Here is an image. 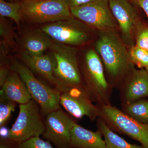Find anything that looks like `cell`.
<instances>
[{"mask_svg":"<svg viewBox=\"0 0 148 148\" xmlns=\"http://www.w3.org/2000/svg\"><path fill=\"white\" fill-rule=\"evenodd\" d=\"M0 148H10V147L8 145H5V144H1L0 145Z\"/></svg>","mask_w":148,"mask_h":148,"instance_id":"cell-30","label":"cell"},{"mask_svg":"<svg viewBox=\"0 0 148 148\" xmlns=\"http://www.w3.org/2000/svg\"><path fill=\"white\" fill-rule=\"evenodd\" d=\"M49 49L55 59L54 76L57 80L66 88L84 87L76 49L53 40Z\"/></svg>","mask_w":148,"mask_h":148,"instance_id":"cell-3","label":"cell"},{"mask_svg":"<svg viewBox=\"0 0 148 148\" xmlns=\"http://www.w3.org/2000/svg\"><path fill=\"white\" fill-rule=\"evenodd\" d=\"M97 119L98 130L104 137L107 148H145L143 146L128 143L112 130L103 120L98 117Z\"/></svg>","mask_w":148,"mask_h":148,"instance_id":"cell-18","label":"cell"},{"mask_svg":"<svg viewBox=\"0 0 148 148\" xmlns=\"http://www.w3.org/2000/svg\"><path fill=\"white\" fill-rule=\"evenodd\" d=\"M84 84L92 102L97 105H110L112 90L104 66L95 49L86 53L82 69Z\"/></svg>","mask_w":148,"mask_h":148,"instance_id":"cell-2","label":"cell"},{"mask_svg":"<svg viewBox=\"0 0 148 148\" xmlns=\"http://www.w3.org/2000/svg\"><path fill=\"white\" fill-rule=\"evenodd\" d=\"M52 39L41 29L27 32L21 39L24 51L32 56H40L49 49Z\"/></svg>","mask_w":148,"mask_h":148,"instance_id":"cell-17","label":"cell"},{"mask_svg":"<svg viewBox=\"0 0 148 148\" xmlns=\"http://www.w3.org/2000/svg\"><path fill=\"white\" fill-rule=\"evenodd\" d=\"M41 29L53 40L72 47L90 42L93 38L94 30L74 17L44 24Z\"/></svg>","mask_w":148,"mask_h":148,"instance_id":"cell-8","label":"cell"},{"mask_svg":"<svg viewBox=\"0 0 148 148\" xmlns=\"http://www.w3.org/2000/svg\"><path fill=\"white\" fill-rule=\"evenodd\" d=\"M44 137L58 148H71V132L76 122L60 108L46 115Z\"/></svg>","mask_w":148,"mask_h":148,"instance_id":"cell-12","label":"cell"},{"mask_svg":"<svg viewBox=\"0 0 148 148\" xmlns=\"http://www.w3.org/2000/svg\"><path fill=\"white\" fill-rule=\"evenodd\" d=\"M100 118L113 131L127 135L148 148V124L137 121L115 107L97 105Z\"/></svg>","mask_w":148,"mask_h":148,"instance_id":"cell-6","label":"cell"},{"mask_svg":"<svg viewBox=\"0 0 148 148\" xmlns=\"http://www.w3.org/2000/svg\"><path fill=\"white\" fill-rule=\"evenodd\" d=\"M146 71H147V73L148 75V69H146Z\"/></svg>","mask_w":148,"mask_h":148,"instance_id":"cell-33","label":"cell"},{"mask_svg":"<svg viewBox=\"0 0 148 148\" xmlns=\"http://www.w3.org/2000/svg\"><path fill=\"white\" fill-rule=\"evenodd\" d=\"M131 1H135V2H136L138 1L139 0H131Z\"/></svg>","mask_w":148,"mask_h":148,"instance_id":"cell-32","label":"cell"},{"mask_svg":"<svg viewBox=\"0 0 148 148\" xmlns=\"http://www.w3.org/2000/svg\"><path fill=\"white\" fill-rule=\"evenodd\" d=\"M0 19V34L1 38V46L9 49V48L15 43L14 41L12 30L4 17L1 16Z\"/></svg>","mask_w":148,"mask_h":148,"instance_id":"cell-23","label":"cell"},{"mask_svg":"<svg viewBox=\"0 0 148 148\" xmlns=\"http://www.w3.org/2000/svg\"><path fill=\"white\" fill-rule=\"evenodd\" d=\"M92 102L84 87L68 88L61 92L60 105L77 119L86 116L93 121L98 118L99 109Z\"/></svg>","mask_w":148,"mask_h":148,"instance_id":"cell-10","label":"cell"},{"mask_svg":"<svg viewBox=\"0 0 148 148\" xmlns=\"http://www.w3.org/2000/svg\"><path fill=\"white\" fill-rule=\"evenodd\" d=\"M21 4L20 2L9 3L4 0H0V15L3 17L11 18L19 27L22 20L21 13Z\"/></svg>","mask_w":148,"mask_h":148,"instance_id":"cell-20","label":"cell"},{"mask_svg":"<svg viewBox=\"0 0 148 148\" xmlns=\"http://www.w3.org/2000/svg\"><path fill=\"white\" fill-rule=\"evenodd\" d=\"M1 87V95L19 105L27 104L32 99L24 81L12 70Z\"/></svg>","mask_w":148,"mask_h":148,"instance_id":"cell-15","label":"cell"},{"mask_svg":"<svg viewBox=\"0 0 148 148\" xmlns=\"http://www.w3.org/2000/svg\"><path fill=\"white\" fill-rule=\"evenodd\" d=\"M20 3L21 18L29 23L47 24L73 17L64 0H23Z\"/></svg>","mask_w":148,"mask_h":148,"instance_id":"cell-5","label":"cell"},{"mask_svg":"<svg viewBox=\"0 0 148 148\" xmlns=\"http://www.w3.org/2000/svg\"><path fill=\"white\" fill-rule=\"evenodd\" d=\"M103 137L99 130L93 132L76 122L71 132V148H107Z\"/></svg>","mask_w":148,"mask_h":148,"instance_id":"cell-16","label":"cell"},{"mask_svg":"<svg viewBox=\"0 0 148 148\" xmlns=\"http://www.w3.org/2000/svg\"><path fill=\"white\" fill-rule=\"evenodd\" d=\"M18 148H54L50 143L39 137H34L18 144Z\"/></svg>","mask_w":148,"mask_h":148,"instance_id":"cell-25","label":"cell"},{"mask_svg":"<svg viewBox=\"0 0 148 148\" xmlns=\"http://www.w3.org/2000/svg\"><path fill=\"white\" fill-rule=\"evenodd\" d=\"M122 111L137 121L148 124V100L140 99L123 106Z\"/></svg>","mask_w":148,"mask_h":148,"instance_id":"cell-19","label":"cell"},{"mask_svg":"<svg viewBox=\"0 0 148 148\" xmlns=\"http://www.w3.org/2000/svg\"><path fill=\"white\" fill-rule=\"evenodd\" d=\"M19 108L18 116L10 129L8 140L18 144L43 135L45 126L38 103L32 99L27 104L19 105Z\"/></svg>","mask_w":148,"mask_h":148,"instance_id":"cell-7","label":"cell"},{"mask_svg":"<svg viewBox=\"0 0 148 148\" xmlns=\"http://www.w3.org/2000/svg\"><path fill=\"white\" fill-rule=\"evenodd\" d=\"M64 1L71 9L86 4L95 0H64Z\"/></svg>","mask_w":148,"mask_h":148,"instance_id":"cell-26","label":"cell"},{"mask_svg":"<svg viewBox=\"0 0 148 148\" xmlns=\"http://www.w3.org/2000/svg\"><path fill=\"white\" fill-rule=\"evenodd\" d=\"M21 56L22 61L30 70L36 72L44 77L61 92L67 88L57 80L54 76L56 64L53 56L48 54L32 56L24 51L21 53Z\"/></svg>","mask_w":148,"mask_h":148,"instance_id":"cell-14","label":"cell"},{"mask_svg":"<svg viewBox=\"0 0 148 148\" xmlns=\"http://www.w3.org/2000/svg\"><path fill=\"white\" fill-rule=\"evenodd\" d=\"M9 69L6 65H1V69H0V86L1 87L3 85L6 79L7 78L10 72Z\"/></svg>","mask_w":148,"mask_h":148,"instance_id":"cell-27","label":"cell"},{"mask_svg":"<svg viewBox=\"0 0 148 148\" xmlns=\"http://www.w3.org/2000/svg\"><path fill=\"white\" fill-rule=\"evenodd\" d=\"M95 50L101 58L106 77L113 88H120L135 66L128 54V47L117 30L98 32Z\"/></svg>","mask_w":148,"mask_h":148,"instance_id":"cell-1","label":"cell"},{"mask_svg":"<svg viewBox=\"0 0 148 148\" xmlns=\"http://www.w3.org/2000/svg\"><path fill=\"white\" fill-rule=\"evenodd\" d=\"M112 13L118 26L120 36L127 47L135 45L136 30L141 22L130 0H109Z\"/></svg>","mask_w":148,"mask_h":148,"instance_id":"cell-11","label":"cell"},{"mask_svg":"<svg viewBox=\"0 0 148 148\" xmlns=\"http://www.w3.org/2000/svg\"><path fill=\"white\" fill-rule=\"evenodd\" d=\"M16 103L0 94V127L5 126L15 110Z\"/></svg>","mask_w":148,"mask_h":148,"instance_id":"cell-22","label":"cell"},{"mask_svg":"<svg viewBox=\"0 0 148 148\" xmlns=\"http://www.w3.org/2000/svg\"><path fill=\"white\" fill-rule=\"evenodd\" d=\"M10 68L24 81L32 99L39 106L43 115L61 108L60 90L46 85L37 79L26 65L17 60L12 61Z\"/></svg>","mask_w":148,"mask_h":148,"instance_id":"cell-4","label":"cell"},{"mask_svg":"<svg viewBox=\"0 0 148 148\" xmlns=\"http://www.w3.org/2000/svg\"><path fill=\"white\" fill-rule=\"evenodd\" d=\"M10 1H15V2H18L21 1L23 0H10Z\"/></svg>","mask_w":148,"mask_h":148,"instance_id":"cell-31","label":"cell"},{"mask_svg":"<svg viewBox=\"0 0 148 148\" xmlns=\"http://www.w3.org/2000/svg\"><path fill=\"white\" fill-rule=\"evenodd\" d=\"M136 3L145 12L148 20V0H139Z\"/></svg>","mask_w":148,"mask_h":148,"instance_id":"cell-28","label":"cell"},{"mask_svg":"<svg viewBox=\"0 0 148 148\" xmlns=\"http://www.w3.org/2000/svg\"><path fill=\"white\" fill-rule=\"evenodd\" d=\"M135 42V45L148 51V27L142 21L136 30Z\"/></svg>","mask_w":148,"mask_h":148,"instance_id":"cell-24","label":"cell"},{"mask_svg":"<svg viewBox=\"0 0 148 148\" xmlns=\"http://www.w3.org/2000/svg\"><path fill=\"white\" fill-rule=\"evenodd\" d=\"M10 129L5 127V126L1 127L0 129V135L1 137L3 140H8L9 135Z\"/></svg>","mask_w":148,"mask_h":148,"instance_id":"cell-29","label":"cell"},{"mask_svg":"<svg viewBox=\"0 0 148 148\" xmlns=\"http://www.w3.org/2000/svg\"><path fill=\"white\" fill-rule=\"evenodd\" d=\"M73 17L97 32L117 30L118 26L111 11L109 0H95L70 9Z\"/></svg>","mask_w":148,"mask_h":148,"instance_id":"cell-9","label":"cell"},{"mask_svg":"<svg viewBox=\"0 0 148 148\" xmlns=\"http://www.w3.org/2000/svg\"><path fill=\"white\" fill-rule=\"evenodd\" d=\"M119 89L122 106L148 97V75L146 69L134 67Z\"/></svg>","mask_w":148,"mask_h":148,"instance_id":"cell-13","label":"cell"},{"mask_svg":"<svg viewBox=\"0 0 148 148\" xmlns=\"http://www.w3.org/2000/svg\"><path fill=\"white\" fill-rule=\"evenodd\" d=\"M130 61L138 69H148V51L136 45L128 47Z\"/></svg>","mask_w":148,"mask_h":148,"instance_id":"cell-21","label":"cell"}]
</instances>
